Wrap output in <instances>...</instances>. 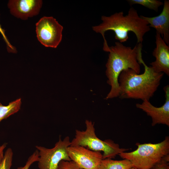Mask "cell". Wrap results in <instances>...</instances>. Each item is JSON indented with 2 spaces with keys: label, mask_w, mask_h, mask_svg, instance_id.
<instances>
[{
  "label": "cell",
  "mask_w": 169,
  "mask_h": 169,
  "mask_svg": "<svg viewBox=\"0 0 169 169\" xmlns=\"http://www.w3.org/2000/svg\"><path fill=\"white\" fill-rule=\"evenodd\" d=\"M127 1L131 5H141L156 12L159 8L163 4L161 2L156 0H129Z\"/></svg>",
  "instance_id": "15"
},
{
  "label": "cell",
  "mask_w": 169,
  "mask_h": 169,
  "mask_svg": "<svg viewBox=\"0 0 169 169\" xmlns=\"http://www.w3.org/2000/svg\"><path fill=\"white\" fill-rule=\"evenodd\" d=\"M71 160L84 169H101L102 154L80 146H69L67 149Z\"/></svg>",
  "instance_id": "8"
},
{
  "label": "cell",
  "mask_w": 169,
  "mask_h": 169,
  "mask_svg": "<svg viewBox=\"0 0 169 169\" xmlns=\"http://www.w3.org/2000/svg\"><path fill=\"white\" fill-rule=\"evenodd\" d=\"M140 17L148 23L150 27L155 28L156 30V32L161 35L164 41L167 45H169V0H164L163 10L159 15L152 17L142 15L140 16Z\"/></svg>",
  "instance_id": "12"
},
{
  "label": "cell",
  "mask_w": 169,
  "mask_h": 169,
  "mask_svg": "<svg viewBox=\"0 0 169 169\" xmlns=\"http://www.w3.org/2000/svg\"><path fill=\"white\" fill-rule=\"evenodd\" d=\"M70 145L69 136H66L62 140L60 136L58 141L52 148L36 146V148L38 152V162L39 169H57L61 161H71L67 151Z\"/></svg>",
  "instance_id": "6"
},
{
  "label": "cell",
  "mask_w": 169,
  "mask_h": 169,
  "mask_svg": "<svg viewBox=\"0 0 169 169\" xmlns=\"http://www.w3.org/2000/svg\"><path fill=\"white\" fill-rule=\"evenodd\" d=\"M57 169H84L74 161L62 160L59 163Z\"/></svg>",
  "instance_id": "17"
},
{
  "label": "cell",
  "mask_w": 169,
  "mask_h": 169,
  "mask_svg": "<svg viewBox=\"0 0 169 169\" xmlns=\"http://www.w3.org/2000/svg\"><path fill=\"white\" fill-rule=\"evenodd\" d=\"M42 3L41 0H10L8 6L12 15L26 20L38 14Z\"/></svg>",
  "instance_id": "10"
},
{
  "label": "cell",
  "mask_w": 169,
  "mask_h": 169,
  "mask_svg": "<svg viewBox=\"0 0 169 169\" xmlns=\"http://www.w3.org/2000/svg\"><path fill=\"white\" fill-rule=\"evenodd\" d=\"M13 152L12 149L8 148L5 153L2 161L0 165V169H10L12 164Z\"/></svg>",
  "instance_id": "16"
},
{
  "label": "cell",
  "mask_w": 169,
  "mask_h": 169,
  "mask_svg": "<svg viewBox=\"0 0 169 169\" xmlns=\"http://www.w3.org/2000/svg\"><path fill=\"white\" fill-rule=\"evenodd\" d=\"M165 92V101L161 106H154L149 101H143L141 104L137 103L136 106L145 112L152 119L151 125L162 124L169 126V86L167 85L163 88Z\"/></svg>",
  "instance_id": "9"
},
{
  "label": "cell",
  "mask_w": 169,
  "mask_h": 169,
  "mask_svg": "<svg viewBox=\"0 0 169 169\" xmlns=\"http://www.w3.org/2000/svg\"><path fill=\"white\" fill-rule=\"evenodd\" d=\"M130 169H137L134 167H132Z\"/></svg>",
  "instance_id": "22"
},
{
  "label": "cell",
  "mask_w": 169,
  "mask_h": 169,
  "mask_svg": "<svg viewBox=\"0 0 169 169\" xmlns=\"http://www.w3.org/2000/svg\"><path fill=\"white\" fill-rule=\"evenodd\" d=\"M38 151L36 149L28 157L25 165L23 166L18 167L17 169H29L33 163L38 162Z\"/></svg>",
  "instance_id": "18"
},
{
  "label": "cell",
  "mask_w": 169,
  "mask_h": 169,
  "mask_svg": "<svg viewBox=\"0 0 169 169\" xmlns=\"http://www.w3.org/2000/svg\"><path fill=\"white\" fill-rule=\"evenodd\" d=\"M22 102L19 98L10 102L7 105L0 103V122L3 120L18 112L20 109Z\"/></svg>",
  "instance_id": "14"
},
{
  "label": "cell",
  "mask_w": 169,
  "mask_h": 169,
  "mask_svg": "<svg viewBox=\"0 0 169 169\" xmlns=\"http://www.w3.org/2000/svg\"><path fill=\"white\" fill-rule=\"evenodd\" d=\"M7 146V143H5L0 146V165L3 158L4 155V151Z\"/></svg>",
  "instance_id": "21"
},
{
  "label": "cell",
  "mask_w": 169,
  "mask_h": 169,
  "mask_svg": "<svg viewBox=\"0 0 169 169\" xmlns=\"http://www.w3.org/2000/svg\"><path fill=\"white\" fill-rule=\"evenodd\" d=\"M0 33L2 35L3 39L6 44L8 52L14 53H16L17 51L16 48L14 46H13L10 43L5 34V30L2 28L0 24Z\"/></svg>",
  "instance_id": "20"
},
{
  "label": "cell",
  "mask_w": 169,
  "mask_h": 169,
  "mask_svg": "<svg viewBox=\"0 0 169 169\" xmlns=\"http://www.w3.org/2000/svg\"><path fill=\"white\" fill-rule=\"evenodd\" d=\"M169 155L164 157L149 169H169Z\"/></svg>",
  "instance_id": "19"
},
{
  "label": "cell",
  "mask_w": 169,
  "mask_h": 169,
  "mask_svg": "<svg viewBox=\"0 0 169 169\" xmlns=\"http://www.w3.org/2000/svg\"><path fill=\"white\" fill-rule=\"evenodd\" d=\"M137 149L131 152H123L119 156L129 161L137 169H149L164 157L169 155V137L158 143H137Z\"/></svg>",
  "instance_id": "4"
},
{
  "label": "cell",
  "mask_w": 169,
  "mask_h": 169,
  "mask_svg": "<svg viewBox=\"0 0 169 169\" xmlns=\"http://www.w3.org/2000/svg\"><path fill=\"white\" fill-rule=\"evenodd\" d=\"M102 22L98 25L92 27L93 30L100 33L104 40L103 50L109 52V47L105 37L107 31L111 30L115 33V38L120 43L128 39V32H132L136 35L138 43H141L145 34L150 30L148 23L139 16L137 11L130 8L128 14L124 15L123 11L116 13L110 16L101 17Z\"/></svg>",
  "instance_id": "1"
},
{
  "label": "cell",
  "mask_w": 169,
  "mask_h": 169,
  "mask_svg": "<svg viewBox=\"0 0 169 169\" xmlns=\"http://www.w3.org/2000/svg\"><path fill=\"white\" fill-rule=\"evenodd\" d=\"M156 47L152 53L156 60L150 64L153 70L157 73H163L169 76V47L161 35L156 32Z\"/></svg>",
  "instance_id": "11"
},
{
  "label": "cell",
  "mask_w": 169,
  "mask_h": 169,
  "mask_svg": "<svg viewBox=\"0 0 169 169\" xmlns=\"http://www.w3.org/2000/svg\"><path fill=\"white\" fill-rule=\"evenodd\" d=\"M109 58L106 64L107 83L111 87L106 99H112L119 96L118 78L124 70L130 69L138 74L141 71L140 65L137 61L138 44L133 48L126 46L120 42L109 47Z\"/></svg>",
  "instance_id": "3"
},
{
  "label": "cell",
  "mask_w": 169,
  "mask_h": 169,
  "mask_svg": "<svg viewBox=\"0 0 169 169\" xmlns=\"http://www.w3.org/2000/svg\"><path fill=\"white\" fill-rule=\"evenodd\" d=\"M63 30V26L52 17H43L36 24L38 39L46 47H57L62 39Z\"/></svg>",
  "instance_id": "7"
},
{
  "label": "cell",
  "mask_w": 169,
  "mask_h": 169,
  "mask_svg": "<svg viewBox=\"0 0 169 169\" xmlns=\"http://www.w3.org/2000/svg\"><path fill=\"white\" fill-rule=\"evenodd\" d=\"M133 167L131 162L126 159L114 160L110 158L103 159L101 169H130Z\"/></svg>",
  "instance_id": "13"
},
{
  "label": "cell",
  "mask_w": 169,
  "mask_h": 169,
  "mask_svg": "<svg viewBox=\"0 0 169 169\" xmlns=\"http://www.w3.org/2000/svg\"><path fill=\"white\" fill-rule=\"evenodd\" d=\"M143 73L139 74L132 69L123 70L118 78L120 98L141 99L149 101L159 86L163 73L155 72L148 67L143 60Z\"/></svg>",
  "instance_id": "2"
},
{
  "label": "cell",
  "mask_w": 169,
  "mask_h": 169,
  "mask_svg": "<svg viewBox=\"0 0 169 169\" xmlns=\"http://www.w3.org/2000/svg\"><path fill=\"white\" fill-rule=\"evenodd\" d=\"M85 124V131L76 130L75 137L71 141L70 146H80L94 151H102L103 159L113 158L129 150L120 148L118 144L111 140L100 139L95 134L94 123L86 120Z\"/></svg>",
  "instance_id": "5"
}]
</instances>
